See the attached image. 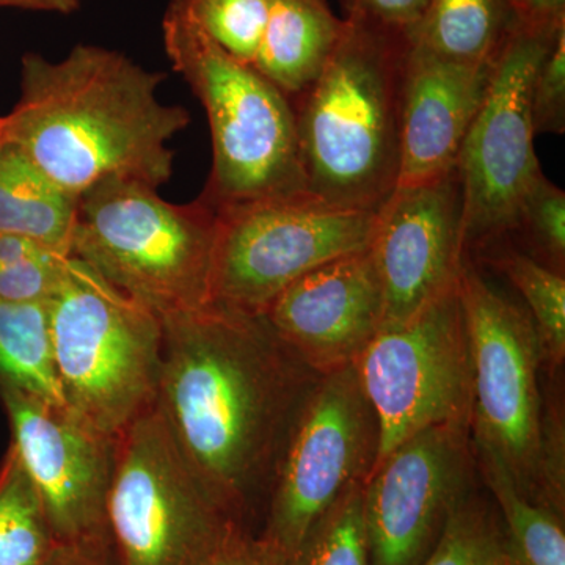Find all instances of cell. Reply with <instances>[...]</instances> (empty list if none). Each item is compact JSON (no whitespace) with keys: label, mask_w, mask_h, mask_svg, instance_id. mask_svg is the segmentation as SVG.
Segmentation results:
<instances>
[{"label":"cell","mask_w":565,"mask_h":565,"mask_svg":"<svg viewBox=\"0 0 565 565\" xmlns=\"http://www.w3.org/2000/svg\"><path fill=\"white\" fill-rule=\"evenodd\" d=\"M161 321L154 407L222 514L258 534L278 460L321 375L263 315L210 303Z\"/></svg>","instance_id":"1"},{"label":"cell","mask_w":565,"mask_h":565,"mask_svg":"<svg viewBox=\"0 0 565 565\" xmlns=\"http://www.w3.org/2000/svg\"><path fill=\"white\" fill-rule=\"evenodd\" d=\"M166 74L117 51L77 44L65 58H22L21 98L2 117L11 141L58 188L79 196L107 178L158 189L173 174L169 141L191 115L159 102Z\"/></svg>","instance_id":"2"},{"label":"cell","mask_w":565,"mask_h":565,"mask_svg":"<svg viewBox=\"0 0 565 565\" xmlns=\"http://www.w3.org/2000/svg\"><path fill=\"white\" fill-rule=\"evenodd\" d=\"M404 33L349 14L321 76L292 98L307 191L348 210L381 211L399 180Z\"/></svg>","instance_id":"3"},{"label":"cell","mask_w":565,"mask_h":565,"mask_svg":"<svg viewBox=\"0 0 565 565\" xmlns=\"http://www.w3.org/2000/svg\"><path fill=\"white\" fill-rule=\"evenodd\" d=\"M162 36L173 70L210 120L212 170L202 199L217 207L310 193L291 98L218 46L181 0H170Z\"/></svg>","instance_id":"4"},{"label":"cell","mask_w":565,"mask_h":565,"mask_svg":"<svg viewBox=\"0 0 565 565\" xmlns=\"http://www.w3.org/2000/svg\"><path fill=\"white\" fill-rule=\"evenodd\" d=\"M217 207L107 178L77 196L70 255L159 318L211 303Z\"/></svg>","instance_id":"5"},{"label":"cell","mask_w":565,"mask_h":565,"mask_svg":"<svg viewBox=\"0 0 565 565\" xmlns=\"http://www.w3.org/2000/svg\"><path fill=\"white\" fill-rule=\"evenodd\" d=\"M46 305L66 407L117 438L156 405L161 318L71 255Z\"/></svg>","instance_id":"6"},{"label":"cell","mask_w":565,"mask_h":565,"mask_svg":"<svg viewBox=\"0 0 565 565\" xmlns=\"http://www.w3.org/2000/svg\"><path fill=\"white\" fill-rule=\"evenodd\" d=\"M459 292L473 359V446L497 457L527 500L550 509L546 438L564 405L559 394L552 401L542 388L544 362L533 319L467 258Z\"/></svg>","instance_id":"7"},{"label":"cell","mask_w":565,"mask_h":565,"mask_svg":"<svg viewBox=\"0 0 565 565\" xmlns=\"http://www.w3.org/2000/svg\"><path fill=\"white\" fill-rule=\"evenodd\" d=\"M234 523L204 492L152 407L115 438L107 533L120 565H204Z\"/></svg>","instance_id":"8"},{"label":"cell","mask_w":565,"mask_h":565,"mask_svg":"<svg viewBox=\"0 0 565 565\" xmlns=\"http://www.w3.org/2000/svg\"><path fill=\"white\" fill-rule=\"evenodd\" d=\"M377 212L348 210L311 193L217 206L211 303L263 315L305 274L366 250Z\"/></svg>","instance_id":"9"},{"label":"cell","mask_w":565,"mask_h":565,"mask_svg":"<svg viewBox=\"0 0 565 565\" xmlns=\"http://www.w3.org/2000/svg\"><path fill=\"white\" fill-rule=\"evenodd\" d=\"M355 370L379 422L374 468L429 427L471 426L473 359L459 281L411 321L382 329Z\"/></svg>","instance_id":"10"},{"label":"cell","mask_w":565,"mask_h":565,"mask_svg":"<svg viewBox=\"0 0 565 565\" xmlns=\"http://www.w3.org/2000/svg\"><path fill=\"white\" fill-rule=\"evenodd\" d=\"M377 452V416L355 363L321 375L278 460L258 534L294 556L338 498L367 481Z\"/></svg>","instance_id":"11"},{"label":"cell","mask_w":565,"mask_h":565,"mask_svg":"<svg viewBox=\"0 0 565 565\" xmlns=\"http://www.w3.org/2000/svg\"><path fill=\"white\" fill-rule=\"evenodd\" d=\"M559 28L516 25L497 61L481 109L457 158L462 182L465 258L514 233L523 193L541 173L531 122V87Z\"/></svg>","instance_id":"12"},{"label":"cell","mask_w":565,"mask_h":565,"mask_svg":"<svg viewBox=\"0 0 565 565\" xmlns=\"http://www.w3.org/2000/svg\"><path fill=\"white\" fill-rule=\"evenodd\" d=\"M476 475L470 424H438L396 446L363 486L371 565H422Z\"/></svg>","instance_id":"13"},{"label":"cell","mask_w":565,"mask_h":565,"mask_svg":"<svg viewBox=\"0 0 565 565\" xmlns=\"http://www.w3.org/2000/svg\"><path fill=\"white\" fill-rule=\"evenodd\" d=\"M11 448L31 478L58 545L99 544L107 533V497L115 438L71 412L21 390L0 392Z\"/></svg>","instance_id":"14"},{"label":"cell","mask_w":565,"mask_h":565,"mask_svg":"<svg viewBox=\"0 0 565 565\" xmlns=\"http://www.w3.org/2000/svg\"><path fill=\"white\" fill-rule=\"evenodd\" d=\"M385 299L384 327L411 321L455 288L465 262L462 182L457 169L397 185L377 212L370 244Z\"/></svg>","instance_id":"15"},{"label":"cell","mask_w":565,"mask_h":565,"mask_svg":"<svg viewBox=\"0 0 565 565\" xmlns=\"http://www.w3.org/2000/svg\"><path fill=\"white\" fill-rule=\"evenodd\" d=\"M263 316L282 343L319 375L351 366L385 321L384 289L370 248L305 274Z\"/></svg>","instance_id":"16"},{"label":"cell","mask_w":565,"mask_h":565,"mask_svg":"<svg viewBox=\"0 0 565 565\" xmlns=\"http://www.w3.org/2000/svg\"><path fill=\"white\" fill-rule=\"evenodd\" d=\"M494 61L449 62L408 44L397 185L418 184L455 169L489 92Z\"/></svg>","instance_id":"17"},{"label":"cell","mask_w":565,"mask_h":565,"mask_svg":"<svg viewBox=\"0 0 565 565\" xmlns=\"http://www.w3.org/2000/svg\"><path fill=\"white\" fill-rule=\"evenodd\" d=\"M345 20L327 0H269V14L255 66L289 98L321 76L341 36Z\"/></svg>","instance_id":"18"},{"label":"cell","mask_w":565,"mask_h":565,"mask_svg":"<svg viewBox=\"0 0 565 565\" xmlns=\"http://www.w3.org/2000/svg\"><path fill=\"white\" fill-rule=\"evenodd\" d=\"M77 196L63 191L11 141L0 140V233L70 255Z\"/></svg>","instance_id":"19"},{"label":"cell","mask_w":565,"mask_h":565,"mask_svg":"<svg viewBox=\"0 0 565 565\" xmlns=\"http://www.w3.org/2000/svg\"><path fill=\"white\" fill-rule=\"evenodd\" d=\"M516 25L511 0H430L405 39L444 61L482 65L498 57Z\"/></svg>","instance_id":"20"},{"label":"cell","mask_w":565,"mask_h":565,"mask_svg":"<svg viewBox=\"0 0 565 565\" xmlns=\"http://www.w3.org/2000/svg\"><path fill=\"white\" fill-rule=\"evenodd\" d=\"M475 456L503 523L505 565H565V516L527 500L497 457L476 448Z\"/></svg>","instance_id":"21"},{"label":"cell","mask_w":565,"mask_h":565,"mask_svg":"<svg viewBox=\"0 0 565 565\" xmlns=\"http://www.w3.org/2000/svg\"><path fill=\"white\" fill-rule=\"evenodd\" d=\"M9 388L65 405L52 356L46 303L0 300V392Z\"/></svg>","instance_id":"22"},{"label":"cell","mask_w":565,"mask_h":565,"mask_svg":"<svg viewBox=\"0 0 565 565\" xmlns=\"http://www.w3.org/2000/svg\"><path fill=\"white\" fill-rule=\"evenodd\" d=\"M58 544L20 457L0 462V565H44Z\"/></svg>","instance_id":"23"},{"label":"cell","mask_w":565,"mask_h":565,"mask_svg":"<svg viewBox=\"0 0 565 565\" xmlns=\"http://www.w3.org/2000/svg\"><path fill=\"white\" fill-rule=\"evenodd\" d=\"M489 262L512 282L525 300L542 349L544 370L559 373L565 360V277L526 252L505 248Z\"/></svg>","instance_id":"24"},{"label":"cell","mask_w":565,"mask_h":565,"mask_svg":"<svg viewBox=\"0 0 565 565\" xmlns=\"http://www.w3.org/2000/svg\"><path fill=\"white\" fill-rule=\"evenodd\" d=\"M422 565H505L503 523L487 489L476 487L457 505Z\"/></svg>","instance_id":"25"},{"label":"cell","mask_w":565,"mask_h":565,"mask_svg":"<svg viewBox=\"0 0 565 565\" xmlns=\"http://www.w3.org/2000/svg\"><path fill=\"white\" fill-rule=\"evenodd\" d=\"M363 486H352L338 498L294 553L292 565H371Z\"/></svg>","instance_id":"26"},{"label":"cell","mask_w":565,"mask_h":565,"mask_svg":"<svg viewBox=\"0 0 565 565\" xmlns=\"http://www.w3.org/2000/svg\"><path fill=\"white\" fill-rule=\"evenodd\" d=\"M68 256L28 237L0 233V300L46 303Z\"/></svg>","instance_id":"27"},{"label":"cell","mask_w":565,"mask_h":565,"mask_svg":"<svg viewBox=\"0 0 565 565\" xmlns=\"http://www.w3.org/2000/svg\"><path fill=\"white\" fill-rule=\"evenodd\" d=\"M525 237L530 256L564 274L565 192L544 172L535 174L516 210L514 233Z\"/></svg>","instance_id":"28"},{"label":"cell","mask_w":565,"mask_h":565,"mask_svg":"<svg viewBox=\"0 0 565 565\" xmlns=\"http://www.w3.org/2000/svg\"><path fill=\"white\" fill-rule=\"evenodd\" d=\"M218 46L245 63H255L269 14V0H181Z\"/></svg>","instance_id":"29"},{"label":"cell","mask_w":565,"mask_h":565,"mask_svg":"<svg viewBox=\"0 0 565 565\" xmlns=\"http://www.w3.org/2000/svg\"><path fill=\"white\" fill-rule=\"evenodd\" d=\"M534 136L565 132V29L542 58L531 87Z\"/></svg>","instance_id":"30"},{"label":"cell","mask_w":565,"mask_h":565,"mask_svg":"<svg viewBox=\"0 0 565 565\" xmlns=\"http://www.w3.org/2000/svg\"><path fill=\"white\" fill-rule=\"evenodd\" d=\"M204 565H292V556L262 535L234 526Z\"/></svg>","instance_id":"31"},{"label":"cell","mask_w":565,"mask_h":565,"mask_svg":"<svg viewBox=\"0 0 565 565\" xmlns=\"http://www.w3.org/2000/svg\"><path fill=\"white\" fill-rule=\"evenodd\" d=\"M348 3L349 14L405 35L422 20L430 0H348Z\"/></svg>","instance_id":"32"},{"label":"cell","mask_w":565,"mask_h":565,"mask_svg":"<svg viewBox=\"0 0 565 565\" xmlns=\"http://www.w3.org/2000/svg\"><path fill=\"white\" fill-rule=\"evenodd\" d=\"M44 565H120L110 541L99 544L58 545Z\"/></svg>","instance_id":"33"},{"label":"cell","mask_w":565,"mask_h":565,"mask_svg":"<svg viewBox=\"0 0 565 565\" xmlns=\"http://www.w3.org/2000/svg\"><path fill=\"white\" fill-rule=\"evenodd\" d=\"M520 24L559 28L565 24V0H511Z\"/></svg>","instance_id":"34"},{"label":"cell","mask_w":565,"mask_h":565,"mask_svg":"<svg viewBox=\"0 0 565 565\" xmlns=\"http://www.w3.org/2000/svg\"><path fill=\"white\" fill-rule=\"evenodd\" d=\"M82 0H0V7L13 9L50 11V13L70 14L79 9Z\"/></svg>","instance_id":"35"},{"label":"cell","mask_w":565,"mask_h":565,"mask_svg":"<svg viewBox=\"0 0 565 565\" xmlns=\"http://www.w3.org/2000/svg\"><path fill=\"white\" fill-rule=\"evenodd\" d=\"M3 139V136H2V117H0V140Z\"/></svg>","instance_id":"36"}]
</instances>
